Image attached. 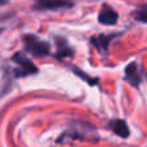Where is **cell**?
I'll return each mask as SVG.
<instances>
[{
	"instance_id": "obj_1",
	"label": "cell",
	"mask_w": 147,
	"mask_h": 147,
	"mask_svg": "<svg viewBox=\"0 0 147 147\" xmlns=\"http://www.w3.org/2000/svg\"><path fill=\"white\" fill-rule=\"evenodd\" d=\"M23 43H25L26 51L36 57H44L51 54V45L47 41L40 40L35 35H26L23 38Z\"/></svg>"
},
{
	"instance_id": "obj_2",
	"label": "cell",
	"mask_w": 147,
	"mask_h": 147,
	"mask_svg": "<svg viewBox=\"0 0 147 147\" xmlns=\"http://www.w3.org/2000/svg\"><path fill=\"white\" fill-rule=\"evenodd\" d=\"M14 62L17 63V69H16V75L17 76H27V75H32V74L38 72L36 66L27 58L25 57L22 53H16L13 57Z\"/></svg>"
},
{
	"instance_id": "obj_3",
	"label": "cell",
	"mask_w": 147,
	"mask_h": 147,
	"mask_svg": "<svg viewBox=\"0 0 147 147\" xmlns=\"http://www.w3.org/2000/svg\"><path fill=\"white\" fill-rule=\"evenodd\" d=\"M74 5L72 0H38L35 9L38 10H57L62 8H71Z\"/></svg>"
},
{
	"instance_id": "obj_4",
	"label": "cell",
	"mask_w": 147,
	"mask_h": 147,
	"mask_svg": "<svg viewBox=\"0 0 147 147\" xmlns=\"http://www.w3.org/2000/svg\"><path fill=\"white\" fill-rule=\"evenodd\" d=\"M117 20H119V14L109 5H105L102 8L101 13L98 14V22L102 23V25H109V26L116 25Z\"/></svg>"
},
{
	"instance_id": "obj_5",
	"label": "cell",
	"mask_w": 147,
	"mask_h": 147,
	"mask_svg": "<svg viewBox=\"0 0 147 147\" xmlns=\"http://www.w3.org/2000/svg\"><path fill=\"white\" fill-rule=\"evenodd\" d=\"M125 79L129 81V84L134 88H137L141 83V76H140V71H138V67L136 62H132L127 66L125 69Z\"/></svg>"
},
{
	"instance_id": "obj_6",
	"label": "cell",
	"mask_w": 147,
	"mask_h": 147,
	"mask_svg": "<svg viewBox=\"0 0 147 147\" xmlns=\"http://www.w3.org/2000/svg\"><path fill=\"white\" fill-rule=\"evenodd\" d=\"M115 36L116 35H98V36H93V38L90 39V41L97 49L105 52L109 49L110 43L112 41V39H114Z\"/></svg>"
},
{
	"instance_id": "obj_7",
	"label": "cell",
	"mask_w": 147,
	"mask_h": 147,
	"mask_svg": "<svg viewBox=\"0 0 147 147\" xmlns=\"http://www.w3.org/2000/svg\"><path fill=\"white\" fill-rule=\"evenodd\" d=\"M110 128L112 129V132L115 134L120 136L121 138H127L129 136V128H128L127 123L121 119H116V120H112L110 123Z\"/></svg>"
},
{
	"instance_id": "obj_8",
	"label": "cell",
	"mask_w": 147,
	"mask_h": 147,
	"mask_svg": "<svg viewBox=\"0 0 147 147\" xmlns=\"http://www.w3.org/2000/svg\"><path fill=\"white\" fill-rule=\"evenodd\" d=\"M72 70H74V72H75L76 75L79 76V78H81L83 80H85L86 83L89 84V85H96V83L98 81V79H96V78H90V76L86 75V74L84 72V71H81L80 69H76V67H74Z\"/></svg>"
},
{
	"instance_id": "obj_9",
	"label": "cell",
	"mask_w": 147,
	"mask_h": 147,
	"mask_svg": "<svg viewBox=\"0 0 147 147\" xmlns=\"http://www.w3.org/2000/svg\"><path fill=\"white\" fill-rule=\"evenodd\" d=\"M136 18H137L138 21H141V22L147 23V5L140 8V9L136 12Z\"/></svg>"
},
{
	"instance_id": "obj_10",
	"label": "cell",
	"mask_w": 147,
	"mask_h": 147,
	"mask_svg": "<svg viewBox=\"0 0 147 147\" xmlns=\"http://www.w3.org/2000/svg\"><path fill=\"white\" fill-rule=\"evenodd\" d=\"M7 1H8V0H0V4H5Z\"/></svg>"
}]
</instances>
